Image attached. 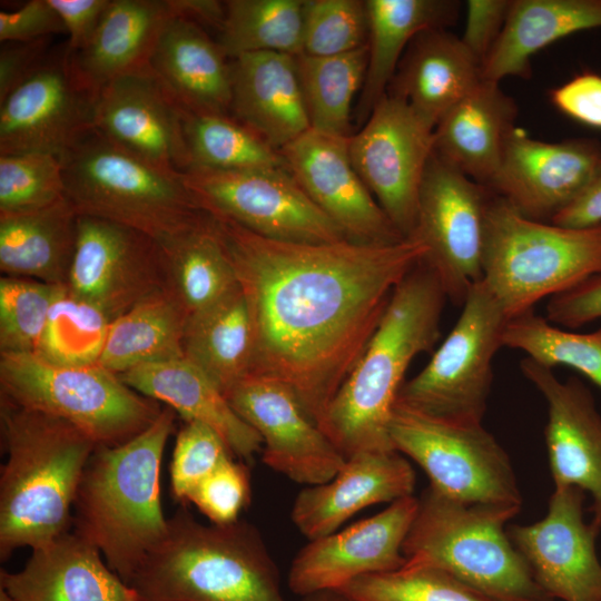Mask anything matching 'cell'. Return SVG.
<instances>
[{"mask_svg":"<svg viewBox=\"0 0 601 601\" xmlns=\"http://www.w3.org/2000/svg\"><path fill=\"white\" fill-rule=\"evenodd\" d=\"M211 217L248 312L249 374L285 384L318 425L426 246L415 236L387 245L285 242Z\"/></svg>","mask_w":601,"mask_h":601,"instance_id":"6da1fadb","label":"cell"},{"mask_svg":"<svg viewBox=\"0 0 601 601\" xmlns=\"http://www.w3.org/2000/svg\"><path fill=\"white\" fill-rule=\"evenodd\" d=\"M446 299L422 260L393 290L367 346L318 423L345 459L395 451L388 424L397 394L413 358L437 343Z\"/></svg>","mask_w":601,"mask_h":601,"instance_id":"7a4b0ae2","label":"cell"},{"mask_svg":"<svg viewBox=\"0 0 601 601\" xmlns=\"http://www.w3.org/2000/svg\"><path fill=\"white\" fill-rule=\"evenodd\" d=\"M0 559L69 531L83 470L98 446L65 420L0 398Z\"/></svg>","mask_w":601,"mask_h":601,"instance_id":"3957f363","label":"cell"},{"mask_svg":"<svg viewBox=\"0 0 601 601\" xmlns=\"http://www.w3.org/2000/svg\"><path fill=\"white\" fill-rule=\"evenodd\" d=\"M176 414L165 405L158 417L128 442L98 445L77 490L72 532L96 546L127 584L167 530L160 467Z\"/></svg>","mask_w":601,"mask_h":601,"instance_id":"277c9868","label":"cell"},{"mask_svg":"<svg viewBox=\"0 0 601 601\" xmlns=\"http://www.w3.org/2000/svg\"><path fill=\"white\" fill-rule=\"evenodd\" d=\"M129 585L140 601H286L277 566L245 520L204 524L185 506Z\"/></svg>","mask_w":601,"mask_h":601,"instance_id":"5b68a950","label":"cell"},{"mask_svg":"<svg viewBox=\"0 0 601 601\" xmlns=\"http://www.w3.org/2000/svg\"><path fill=\"white\" fill-rule=\"evenodd\" d=\"M520 509L460 502L428 485L403 543L404 565L444 571L492 601H554L505 529Z\"/></svg>","mask_w":601,"mask_h":601,"instance_id":"8992f818","label":"cell"},{"mask_svg":"<svg viewBox=\"0 0 601 601\" xmlns=\"http://www.w3.org/2000/svg\"><path fill=\"white\" fill-rule=\"evenodd\" d=\"M60 160L65 196L78 216L125 225L158 242L194 227L207 215L180 176L154 167L93 127Z\"/></svg>","mask_w":601,"mask_h":601,"instance_id":"52a82bcc","label":"cell"},{"mask_svg":"<svg viewBox=\"0 0 601 601\" xmlns=\"http://www.w3.org/2000/svg\"><path fill=\"white\" fill-rule=\"evenodd\" d=\"M601 272V224L564 227L521 215L492 193L483 278L510 318Z\"/></svg>","mask_w":601,"mask_h":601,"instance_id":"ba28073f","label":"cell"},{"mask_svg":"<svg viewBox=\"0 0 601 601\" xmlns=\"http://www.w3.org/2000/svg\"><path fill=\"white\" fill-rule=\"evenodd\" d=\"M0 398L65 420L104 446L128 442L162 410L98 363L60 366L31 353L0 354Z\"/></svg>","mask_w":601,"mask_h":601,"instance_id":"9c48e42d","label":"cell"},{"mask_svg":"<svg viewBox=\"0 0 601 601\" xmlns=\"http://www.w3.org/2000/svg\"><path fill=\"white\" fill-rule=\"evenodd\" d=\"M393 447L426 473L430 485L464 503L522 505L509 454L482 423L433 416L395 402Z\"/></svg>","mask_w":601,"mask_h":601,"instance_id":"30bf717a","label":"cell"},{"mask_svg":"<svg viewBox=\"0 0 601 601\" xmlns=\"http://www.w3.org/2000/svg\"><path fill=\"white\" fill-rule=\"evenodd\" d=\"M508 321L485 283H475L454 327L427 365L403 383L396 402L442 418L482 423L493 382L492 361L503 347Z\"/></svg>","mask_w":601,"mask_h":601,"instance_id":"8fae6325","label":"cell"},{"mask_svg":"<svg viewBox=\"0 0 601 601\" xmlns=\"http://www.w3.org/2000/svg\"><path fill=\"white\" fill-rule=\"evenodd\" d=\"M180 179L201 210L230 219L264 237L309 244L347 239L287 168L190 167Z\"/></svg>","mask_w":601,"mask_h":601,"instance_id":"7c38bea8","label":"cell"},{"mask_svg":"<svg viewBox=\"0 0 601 601\" xmlns=\"http://www.w3.org/2000/svg\"><path fill=\"white\" fill-rule=\"evenodd\" d=\"M492 191L434 150L423 177L415 230L426 246L422 262L447 299L462 306L483 278L486 214Z\"/></svg>","mask_w":601,"mask_h":601,"instance_id":"4fadbf2b","label":"cell"},{"mask_svg":"<svg viewBox=\"0 0 601 601\" xmlns=\"http://www.w3.org/2000/svg\"><path fill=\"white\" fill-rule=\"evenodd\" d=\"M435 126L404 100L385 95L349 137L352 164L404 237L415 230L420 190L435 150Z\"/></svg>","mask_w":601,"mask_h":601,"instance_id":"5bb4252c","label":"cell"},{"mask_svg":"<svg viewBox=\"0 0 601 601\" xmlns=\"http://www.w3.org/2000/svg\"><path fill=\"white\" fill-rule=\"evenodd\" d=\"M97 93L80 79L66 45L0 102V155L48 152L59 158L93 127Z\"/></svg>","mask_w":601,"mask_h":601,"instance_id":"9a60e30c","label":"cell"},{"mask_svg":"<svg viewBox=\"0 0 601 601\" xmlns=\"http://www.w3.org/2000/svg\"><path fill=\"white\" fill-rule=\"evenodd\" d=\"M66 286L114 321L165 289L159 246L128 226L78 216L76 249Z\"/></svg>","mask_w":601,"mask_h":601,"instance_id":"2e32d148","label":"cell"},{"mask_svg":"<svg viewBox=\"0 0 601 601\" xmlns=\"http://www.w3.org/2000/svg\"><path fill=\"white\" fill-rule=\"evenodd\" d=\"M226 398L260 435L263 462L289 480L307 486L323 484L344 465V455L285 384L248 374L228 391Z\"/></svg>","mask_w":601,"mask_h":601,"instance_id":"e0dca14e","label":"cell"},{"mask_svg":"<svg viewBox=\"0 0 601 601\" xmlns=\"http://www.w3.org/2000/svg\"><path fill=\"white\" fill-rule=\"evenodd\" d=\"M584 497L581 489L554 487L541 520L508 528L535 581L553 600L601 601L600 532L593 521H584Z\"/></svg>","mask_w":601,"mask_h":601,"instance_id":"ac0fdd59","label":"cell"},{"mask_svg":"<svg viewBox=\"0 0 601 601\" xmlns=\"http://www.w3.org/2000/svg\"><path fill=\"white\" fill-rule=\"evenodd\" d=\"M601 167V144L593 138L546 142L515 127L487 189L521 215L551 220L573 203Z\"/></svg>","mask_w":601,"mask_h":601,"instance_id":"d6986e66","label":"cell"},{"mask_svg":"<svg viewBox=\"0 0 601 601\" xmlns=\"http://www.w3.org/2000/svg\"><path fill=\"white\" fill-rule=\"evenodd\" d=\"M417 506L418 497L406 496L341 532L309 540L293 559L288 588L304 598L338 591L363 575L401 569L406 561L403 543Z\"/></svg>","mask_w":601,"mask_h":601,"instance_id":"ffe728a7","label":"cell"},{"mask_svg":"<svg viewBox=\"0 0 601 601\" xmlns=\"http://www.w3.org/2000/svg\"><path fill=\"white\" fill-rule=\"evenodd\" d=\"M279 152L306 195L348 240L387 245L406 238L356 173L349 137L309 128Z\"/></svg>","mask_w":601,"mask_h":601,"instance_id":"44dd1931","label":"cell"},{"mask_svg":"<svg viewBox=\"0 0 601 601\" xmlns=\"http://www.w3.org/2000/svg\"><path fill=\"white\" fill-rule=\"evenodd\" d=\"M93 128L173 176L191 166L184 109L151 68L118 77L97 93Z\"/></svg>","mask_w":601,"mask_h":601,"instance_id":"7402d4cb","label":"cell"},{"mask_svg":"<svg viewBox=\"0 0 601 601\" xmlns=\"http://www.w3.org/2000/svg\"><path fill=\"white\" fill-rule=\"evenodd\" d=\"M520 368L548 405L544 439L554 487L590 493L592 513L601 512V414L591 391L574 376L560 381L529 357Z\"/></svg>","mask_w":601,"mask_h":601,"instance_id":"603a6c76","label":"cell"},{"mask_svg":"<svg viewBox=\"0 0 601 601\" xmlns=\"http://www.w3.org/2000/svg\"><path fill=\"white\" fill-rule=\"evenodd\" d=\"M415 480L411 463L397 451L362 452L346 459L331 481L303 489L290 519L308 541L319 539L367 506L413 495Z\"/></svg>","mask_w":601,"mask_h":601,"instance_id":"cb8c5ba5","label":"cell"},{"mask_svg":"<svg viewBox=\"0 0 601 601\" xmlns=\"http://www.w3.org/2000/svg\"><path fill=\"white\" fill-rule=\"evenodd\" d=\"M0 587L17 601H140L99 550L70 531L32 549L21 570L2 569Z\"/></svg>","mask_w":601,"mask_h":601,"instance_id":"d4e9b609","label":"cell"},{"mask_svg":"<svg viewBox=\"0 0 601 601\" xmlns=\"http://www.w3.org/2000/svg\"><path fill=\"white\" fill-rule=\"evenodd\" d=\"M295 57L268 51L229 60L233 118L278 151L311 128Z\"/></svg>","mask_w":601,"mask_h":601,"instance_id":"484cf974","label":"cell"},{"mask_svg":"<svg viewBox=\"0 0 601 601\" xmlns=\"http://www.w3.org/2000/svg\"><path fill=\"white\" fill-rule=\"evenodd\" d=\"M518 106L497 82L481 80L437 122L435 152L489 187L515 126Z\"/></svg>","mask_w":601,"mask_h":601,"instance_id":"4316f807","label":"cell"},{"mask_svg":"<svg viewBox=\"0 0 601 601\" xmlns=\"http://www.w3.org/2000/svg\"><path fill=\"white\" fill-rule=\"evenodd\" d=\"M227 60L203 26L176 16L158 38L150 68L184 110L228 115L231 70Z\"/></svg>","mask_w":601,"mask_h":601,"instance_id":"83f0119b","label":"cell"},{"mask_svg":"<svg viewBox=\"0 0 601 601\" xmlns=\"http://www.w3.org/2000/svg\"><path fill=\"white\" fill-rule=\"evenodd\" d=\"M176 16L175 0H110L88 43L69 52L73 68L96 93L118 77L149 68L165 24Z\"/></svg>","mask_w":601,"mask_h":601,"instance_id":"f1b7e54d","label":"cell"},{"mask_svg":"<svg viewBox=\"0 0 601 601\" xmlns=\"http://www.w3.org/2000/svg\"><path fill=\"white\" fill-rule=\"evenodd\" d=\"M481 80V65L461 38L446 29H427L407 46L386 93L436 127Z\"/></svg>","mask_w":601,"mask_h":601,"instance_id":"f546056e","label":"cell"},{"mask_svg":"<svg viewBox=\"0 0 601 601\" xmlns=\"http://www.w3.org/2000/svg\"><path fill=\"white\" fill-rule=\"evenodd\" d=\"M118 375L136 392L171 407L184 421L215 430L234 455L249 460L260 450V435L234 411L209 377L184 357L140 365Z\"/></svg>","mask_w":601,"mask_h":601,"instance_id":"4dcf8cb0","label":"cell"},{"mask_svg":"<svg viewBox=\"0 0 601 601\" xmlns=\"http://www.w3.org/2000/svg\"><path fill=\"white\" fill-rule=\"evenodd\" d=\"M601 27V0H512L502 32L481 67L482 79L529 78L531 58L569 35Z\"/></svg>","mask_w":601,"mask_h":601,"instance_id":"1f68e13d","label":"cell"},{"mask_svg":"<svg viewBox=\"0 0 601 601\" xmlns=\"http://www.w3.org/2000/svg\"><path fill=\"white\" fill-rule=\"evenodd\" d=\"M368 62L355 120L364 124L386 95L412 39L427 29H446L456 21L460 2L451 0H366Z\"/></svg>","mask_w":601,"mask_h":601,"instance_id":"d6a6232c","label":"cell"},{"mask_svg":"<svg viewBox=\"0 0 601 601\" xmlns=\"http://www.w3.org/2000/svg\"><path fill=\"white\" fill-rule=\"evenodd\" d=\"M78 214L66 198L40 210L0 214V270L6 276L66 285Z\"/></svg>","mask_w":601,"mask_h":601,"instance_id":"836d02e7","label":"cell"},{"mask_svg":"<svg viewBox=\"0 0 601 601\" xmlns=\"http://www.w3.org/2000/svg\"><path fill=\"white\" fill-rule=\"evenodd\" d=\"M165 272V289L188 318L239 288L231 260L207 214L194 227L157 242Z\"/></svg>","mask_w":601,"mask_h":601,"instance_id":"e575fe53","label":"cell"},{"mask_svg":"<svg viewBox=\"0 0 601 601\" xmlns=\"http://www.w3.org/2000/svg\"><path fill=\"white\" fill-rule=\"evenodd\" d=\"M187 321L181 305L162 289L112 321L98 364L120 374L140 365L183 358Z\"/></svg>","mask_w":601,"mask_h":601,"instance_id":"d590c367","label":"cell"},{"mask_svg":"<svg viewBox=\"0 0 601 601\" xmlns=\"http://www.w3.org/2000/svg\"><path fill=\"white\" fill-rule=\"evenodd\" d=\"M183 353L184 358L208 376L225 396L249 374L250 324L240 287L188 318Z\"/></svg>","mask_w":601,"mask_h":601,"instance_id":"8d00e7d4","label":"cell"},{"mask_svg":"<svg viewBox=\"0 0 601 601\" xmlns=\"http://www.w3.org/2000/svg\"><path fill=\"white\" fill-rule=\"evenodd\" d=\"M295 58L311 128L351 137L352 102L364 83L368 46L337 56Z\"/></svg>","mask_w":601,"mask_h":601,"instance_id":"74e56055","label":"cell"},{"mask_svg":"<svg viewBox=\"0 0 601 601\" xmlns=\"http://www.w3.org/2000/svg\"><path fill=\"white\" fill-rule=\"evenodd\" d=\"M305 0H228L217 42L227 59L253 52H303Z\"/></svg>","mask_w":601,"mask_h":601,"instance_id":"f35d334b","label":"cell"},{"mask_svg":"<svg viewBox=\"0 0 601 601\" xmlns=\"http://www.w3.org/2000/svg\"><path fill=\"white\" fill-rule=\"evenodd\" d=\"M184 134L190 167L217 170L287 168L278 150L228 115L184 110Z\"/></svg>","mask_w":601,"mask_h":601,"instance_id":"ab89813d","label":"cell"},{"mask_svg":"<svg viewBox=\"0 0 601 601\" xmlns=\"http://www.w3.org/2000/svg\"><path fill=\"white\" fill-rule=\"evenodd\" d=\"M111 323L112 319L101 308L62 285L33 354L60 366L96 364Z\"/></svg>","mask_w":601,"mask_h":601,"instance_id":"60d3db41","label":"cell"},{"mask_svg":"<svg viewBox=\"0 0 601 601\" xmlns=\"http://www.w3.org/2000/svg\"><path fill=\"white\" fill-rule=\"evenodd\" d=\"M502 343L545 367L568 366L601 390V327L590 333L566 331L532 309L508 321Z\"/></svg>","mask_w":601,"mask_h":601,"instance_id":"b9f144b4","label":"cell"},{"mask_svg":"<svg viewBox=\"0 0 601 601\" xmlns=\"http://www.w3.org/2000/svg\"><path fill=\"white\" fill-rule=\"evenodd\" d=\"M338 592L355 601H492L444 571L431 566L359 577Z\"/></svg>","mask_w":601,"mask_h":601,"instance_id":"7bdbcfd3","label":"cell"},{"mask_svg":"<svg viewBox=\"0 0 601 601\" xmlns=\"http://www.w3.org/2000/svg\"><path fill=\"white\" fill-rule=\"evenodd\" d=\"M62 285L0 278V354H33Z\"/></svg>","mask_w":601,"mask_h":601,"instance_id":"ee69618b","label":"cell"},{"mask_svg":"<svg viewBox=\"0 0 601 601\" xmlns=\"http://www.w3.org/2000/svg\"><path fill=\"white\" fill-rule=\"evenodd\" d=\"M65 197L62 164L48 152L0 155V214H23Z\"/></svg>","mask_w":601,"mask_h":601,"instance_id":"f6af8a7d","label":"cell"},{"mask_svg":"<svg viewBox=\"0 0 601 601\" xmlns=\"http://www.w3.org/2000/svg\"><path fill=\"white\" fill-rule=\"evenodd\" d=\"M368 17L361 0H305L303 52L329 57L367 45Z\"/></svg>","mask_w":601,"mask_h":601,"instance_id":"bcb514c9","label":"cell"},{"mask_svg":"<svg viewBox=\"0 0 601 601\" xmlns=\"http://www.w3.org/2000/svg\"><path fill=\"white\" fill-rule=\"evenodd\" d=\"M184 422L176 434L169 467L171 495L180 503H187L194 489L234 455L215 430L200 422Z\"/></svg>","mask_w":601,"mask_h":601,"instance_id":"7dc6e473","label":"cell"},{"mask_svg":"<svg viewBox=\"0 0 601 601\" xmlns=\"http://www.w3.org/2000/svg\"><path fill=\"white\" fill-rule=\"evenodd\" d=\"M250 500V482L245 464L226 459L190 493L193 503L214 524L236 522Z\"/></svg>","mask_w":601,"mask_h":601,"instance_id":"c3c4849f","label":"cell"},{"mask_svg":"<svg viewBox=\"0 0 601 601\" xmlns=\"http://www.w3.org/2000/svg\"><path fill=\"white\" fill-rule=\"evenodd\" d=\"M545 318L562 328H579L601 318V272L549 298Z\"/></svg>","mask_w":601,"mask_h":601,"instance_id":"681fc988","label":"cell"},{"mask_svg":"<svg viewBox=\"0 0 601 601\" xmlns=\"http://www.w3.org/2000/svg\"><path fill=\"white\" fill-rule=\"evenodd\" d=\"M512 0H469L463 45L481 67L497 41Z\"/></svg>","mask_w":601,"mask_h":601,"instance_id":"f907efd6","label":"cell"},{"mask_svg":"<svg viewBox=\"0 0 601 601\" xmlns=\"http://www.w3.org/2000/svg\"><path fill=\"white\" fill-rule=\"evenodd\" d=\"M65 32V24L49 0H31L18 10L0 12L1 42H26Z\"/></svg>","mask_w":601,"mask_h":601,"instance_id":"816d5d0a","label":"cell"},{"mask_svg":"<svg viewBox=\"0 0 601 601\" xmlns=\"http://www.w3.org/2000/svg\"><path fill=\"white\" fill-rule=\"evenodd\" d=\"M552 104L583 125L601 129V75L584 71L551 91Z\"/></svg>","mask_w":601,"mask_h":601,"instance_id":"f5cc1de1","label":"cell"},{"mask_svg":"<svg viewBox=\"0 0 601 601\" xmlns=\"http://www.w3.org/2000/svg\"><path fill=\"white\" fill-rule=\"evenodd\" d=\"M51 37L26 42H8L0 50V102L35 75L53 48Z\"/></svg>","mask_w":601,"mask_h":601,"instance_id":"db71d44e","label":"cell"},{"mask_svg":"<svg viewBox=\"0 0 601 601\" xmlns=\"http://www.w3.org/2000/svg\"><path fill=\"white\" fill-rule=\"evenodd\" d=\"M69 35L70 53L83 48L96 31L110 0H49Z\"/></svg>","mask_w":601,"mask_h":601,"instance_id":"11a10c76","label":"cell"},{"mask_svg":"<svg viewBox=\"0 0 601 601\" xmlns=\"http://www.w3.org/2000/svg\"><path fill=\"white\" fill-rule=\"evenodd\" d=\"M551 223L575 228L601 224V167L583 193Z\"/></svg>","mask_w":601,"mask_h":601,"instance_id":"9f6ffc18","label":"cell"},{"mask_svg":"<svg viewBox=\"0 0 601 601\" xmlns=\"http://www.w3.org/2000/svg\"><path fill=\"white\" fill-rule=\"evenodd\" d=\"M303 601H355L338 591H324L306 595Z\"/></svg>","mask_w":601,"mask_h":601,"instance_id":"6f0895ef","label":"cell"},{"mask_svg":"<svg viewBox=\"0 0 601 601\" xmlns=\"http://www.w3.org/2000/svg\"><path fill=\"white\" fill-rule=\"evenodd\" d=\"M0 601H17L9 592L0 587Z\"/></svg>","mask_w":601,"mask_h":601,"instance_id":"680465c9","label":"cell"},{"mask_svg":"<svg viewBox=\"0 0 601 601\" xmlns=\"http://www.w3.org/2000/svg\"><path fill=\"white\" fill-rule=\"evenodd\" d=\"M592 521L597 524L600 535H601V512L593 513Z\"/></svg>","mask_w":601,"mask_h":601,"instance_id":"91938a15","label":"cell"}]
</instances>
